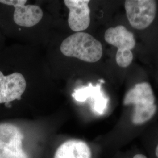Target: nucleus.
<instances>
[{"instance_id": "7", "label": "nucleus", "mask_w": 158, "mask_h": 158, "mask_svg": "<svg viewBox=\"0 0 158 158\" xmlns=\"http://www.w3.org/2000/svg\"><path fill=\"white\" fill-rule=\"evenodd\" d=\"M89 0H64L69 10L68 24L72 31L82 32L88 28L90 23V10Z\"/></svg>"}, {"instance_id": "1", "label": "nucleus", "mask_w": 158, "mask_h": 158, "mask_svg": "<svg viewBox=\"0 0 158 158\" xmlns=\"http://www.w3.org/2000/svg\"><path fill=\"white\" fill-rule=\"evenodd\" d=\"M60 51L66 56L75 57L85 62H98L102 56L100 42L90 34L76 32L63 40Z\"/></svg>"}, {"instance_id": "11", "label": "nucleus", "mask_w": 158, "mask_h": 158, "mask_svg": "<svg viewBox=\"0 0 158 158\" xmlns=\"http://www.w3.org/2000/svg\"><path fill=\"white\" fill-rule=\"evenodd\" d=\"M133 158H147L145 155H142V154H137L134 156V157Z\"/></svg>"}, {"instance_id": "2", "label": "nucleus", "mask_w": 158, "mask_h": 158, "mask_svg": "<svg viewBox=\"0 0 158 158\" xmlns=\"http://www.w3.org/2000/svg\"><path fill=\"white\" fill-rule=\"evenodd\" d=\"M124 104L134 106L132 121L135 125L143 124L150 120L157 110L152 87L146 82L136 84L128 91Z\"/></svg>"}, {"instance_id": "3", "label": "nucleus", "mask_w": 158, "mask_h": 158, "mask_svg": "<svg viewBox=\"0 0 158 158\" xmlns=\"http://www.w3.org/2000/svg\"><path fill=\"white\" fill-rule=\"evenodd\" d=\"M108 44L118 48L115 60L121 68L129 66L133 60L132 49L135 46L134 34L123 25L108 29L104 35Z\"/></svg>"}, {"instance_id": "10", "label": "nucleus", "mask_w": 158, "mask_h": 158, "mask_svg": "<svg viewBox=\"0 0 158 158\" xmlns=\"http://www.w3.org/2000/svg\"><path fill=\"white\" fill-rule=\"evenodd\" d=\"M90 148L85 142L70 140L57 149L54 158H91Z\"/></svg>"}, {"instance_id": "9", "label": "nucleus", "mask_w": 158, "mask_h": 158, "mask_svg": "<svg viewBox=\"0 0 158 158\" xmlns=\"http://www.w3.org/2000/svg\"><path fill=\"white\" fill-rule=\"evenodd\" d=\"M72 96L74 99L79 102L90 100L91 108L94 113L103 114L107 108L108 98L102 90L101 85H93L90 83L74 91Z\"/></svg>"}, {"instance_id": "4", "label": "nucleus", "mask_w": 158, "mask_h": 158, "mask_svg": "<svg viewBox=\"0 0 158 158\" xmlns=\"http://www.w3.org/2000/svg\"><path fill=\"white\" fill-rule=\"evenodd\" d=\"M125 10L130 25L136 29H144L152 23L157 11L153 0H127Z\"/></svg>"}, {"instance_id": "6", "label": "nucleus", "mask_w": 158, "mask_h": 158, "mask_svg": "<svg viewBox=\"0 0 158 158\" xmlns=\"http://www.w3.org/2000/svg\"><path fill=\"white\" fill-rule=\"evenodd\" d=\"M26 0H0V3L14 6V21L23 27H32L41 21L44 13L39 6H25Z\"/></svg>"}, {"instance_id": "12", "label": "nucleus", "mask_w": 158, "mask_h": 158, "mask_svg": "<svg viewBox=\"0 0 158 158\" xmlns=\"http://www.w3.org/2000/svg\"><path fill=\"white\" fill-rule=\"evenodd\" d=\"M155 153H156V156L158 158V145L156 147V151H155Z\"/></svg>"}, {"instance_id": "5", "label": "nucleus", "mask_w": 158, "mask_h": 158, "mask_svg": "<svg viewBox=\"0 0 158 158\" xmlns=\"http://www.w3.org/2000/svg\"><path fill=\"white\" fill-rule=\"evenodd\" d=\"M23 134L17 126L1 124L0 158H29L23 149Z\"/></svg>"}, {"instance_id": "8", "label": "nucleus", "mask_w": 158, "mask_h": 158, "mask_svg": "<svg viewBox=\"0 0 158 158\" xmlns=\"http://www.w3.org/2000/svg\"><path fill=\"white\" fill-rule=\"evenodd\" d=\"M26 87V80L22 74L15 72L4 76L0 71V104L20 99Z\"/></svg>"}]
</instances>
